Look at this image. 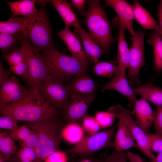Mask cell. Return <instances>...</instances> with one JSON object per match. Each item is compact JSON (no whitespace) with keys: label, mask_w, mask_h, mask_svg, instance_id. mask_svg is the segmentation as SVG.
<instances>
[{"label":"cell","mask_w":162,"mask_h":162,"mask_svg":"<svg viewBox=\"0 0 162 162\" xmlns=\"http://www.w3.org/2000/svg\"><path fill=\"white\" fill-rule=\"evenodd\" d=\"M68 124L63 115L26 122V125L34 130L38 136V142L34 148L36 162H43L49 155L58 150L63 138V130Z\"/></svg>","instance_id":"obj_1"},{"label":"cell","mask_w":162,"mask_h":162,"mask_svg":"<svg viewBox=\"0 0 162 162\" xmlns=\"http://www.w3.org/2000/svg\"><path fill=\"white\" fill-rule=\"evenodd\" d=\"M0 114L11 116L18 120L32 122L63 115L64 112L48 102L39 93L32 92L28 97L19 102L0 106Z\"/></svg>","instance_id":"obj_2"},{"label":"cell","mask_w":162,"mask_h":162,"mask_svg":"<svg viewBox=\"0 0 162 162\" xmlns=\"http://www.w3.org/2000/svg\"><path fill=\"white\" fill-rule=\"evenodd\" d=\"M87 2L88 10L83 22L89 34L107 54L114 39L112 35V26L107 14L100 0H90Z\"/></svg>","instance_id":"obj_3"},{"label":"cell","mask_w":162,"mask_h":162,"mask_svg":"<svg viewBox=\"0 0 162 162\" xmlns=\"http://www.w3.org/2000/svg\"><path fill=\"white\" fill-rule=\"evenodd\" d=\"M49 65L51 76L64 82L73 78L87 73L88 66L71 55H67L58 51L56 47L40 52Z\"/></svg>","instance_id":"obj_4"},{"label":"cell","mask_w":162,"mask_h":162,"mask_svg":"<svg viewBox=\"0 0 162 162\" xmlns=\"http://www.w3.org/2000/svg\"><path fill=\"white\" fill-rule=\"evenodd\" d=\"M21 47L26 56L28 70L27 83L29 89L38 93L39 85L51 75V71L47 63L30 43L28 38L22 34L19 40Z\"/></svg>","instance_id":"obj_5"},{"label":"cell","mask_w":162,"mask_h":162,"mask_svg":"<svg viewBox=\"0 0 162 162\" xmlns=\"http://www.w3.org/2000/svg\"><path fill=\"white\" fill-rule=\"evenodd\" d=\"M22 34L28 38L34 47L40 53L55 47L48 16L43 8L38 10Z\"/></svg>","instance_id":"obj_6"},{"label":"cell","mask_w":162,"mask_h":162,"mask_svg":"<svg viewBox=\"0 0 162 162\" xmlns=\"http://www.w3.org/2000/svg\"><path fill=\"white\" fill-rule=\"evenodd\" d=\"M15 76H10L0 62V106L15 104L28 97L31 93Z\"/></svg>","instance_id":"obj_7"},{"label":"cell","mask_w":162,"mask_h":162,"mask_svg":"<svg viewBox=\"0 0 162 162\" xmlns=\"http://www.w3.org/2000/svg\"><path fill=\"white\" fill-rule=\"evenodd\" d=\"M38 91L46 101L62 111L67 105L71 94L64 82L51 75L39 85Z\"/></svg>","instance_id":"obj_8"},{"label":"cell","mask_w":162,"mask_h":162,"mask_svg":"<svg viewBox=\"0 0 162 162\" xmlns=\"http://www.w3.org/2000/svg\"><path fill=\"white\" fill-rule=\"evenodd\" d=\"M107 111L115 117L121 120L126 125L133 134L137 147L146 156L151 160L155 157L150 149L147 133L139 127L130 110L118 104L110 107Z\"/></svg>","instance_id":"obj_9"},{"label":"cell","mask_w":162,"mask_h":162,"mask_svg":"<svg viewBox=\"0 0 162 162\" xmlns=\"http://www.w3.org/2000/svg\"><path fill=\"white\" fill-rule=\"evenodd\" d=\"M144 32L139 30L130 38L132 44L129 49L130 60L127 76L129 83L132 85L140 84V72L145 65L144 52Z\"/></svg>","instance_id":"obj_10"},{"label":"cell","mask_w":162,"mask_h":162,"mask_svg":"<svg viewBox=\"0 0 162 162\" xmlns=\"http://www.w3.org/2000/svg\"><path fill=\"white\" fill-rule=\"evenodd\" d=\"M115 127L84 137L79 142L68 151V153L88 156L108 146L114 135Z\"/></svg>","instance_id":"obj_11"},{"label":"cell","mask_w":162,"mask_h":162,"mask_svg":"<svg viewBox=\"0 0 162 162\" xmlns=\"http://www.w3.org/2000/svg\"><path fill=\"white\" fill-rule=\"evenodd\" d=\"M95 95H86L71 93L68 103L64 110L63 116L68 123H79L83 120Z\"/></svg>","instance_id":"obj_12"},{"label":"cell","mask_w":162,"mask_h":162,"mask_svg":"<svg viewBox=\"0 0 162 162\" xmlns=\"http://www.w3.org/2000/svg\"><path fill=\"white\" fill-rule=\"evenodd\" d=\"M137 124L145 133H148L154 124L156 113L144 98L137 100L131 112Z\"/></svg>","instance_id":"obj_13"},{"label":"cell","mask_w":162,"mask_h":162,"mask_svg":"<svg viewBox=\"0 0 162 162\" xmlns=\"http://www.w3.org/2000/svg\"><path fill=\"white\" fill-rule=\"evenodd\" d=\"M68 27L59 31L57 35L65 43L70 55L85 64L88 65L91 62L82 46L80 42L75 34Z\"/></svg>","instance_id":"obj_14"},{"label":"cell","mask_w":162,"mask_h":162,"mask_svg":"<svg viewBox=\"0 0 162 162\" xmlns=\"http://www.w3.org/2000/svg\"><path fill=\"white\" fill-rule=\"evenodd\" d=\"M107 90H115L121 93L128 99L132 104H134L137 100L127 80L125 70L117 68L113 78L103 87L102 91Z\"/></svg>","instance_id":"obj_15"},{"label":"cell","mask_w":162,"mask_h":162,"mask_svg":"<svg viewBox=\"0 0 162 162\" xmlns=\"http://www.w3.org/2000/svg\"><path fill=\"white\" fill-rule=\"evenodd\" d=\"M105 6H109L117 14L119 19L122 21L125 29L133 35L135 33L133 27L134 19L132 5L124 0H106Z\"/></svg>","instance_id":"obj_16"},{"label":"cell","mask_w":162,"mask_h":162,"mask_svg":"<svg viewBox=\"0 0 162 162\" xmlns=\"http://www.w3.org/2000/svg\"><path fill=\"white\" fill-rule=\"evenodd\" d=\"M74 27L75 30L80 37L87 55L91 62L96 63L103 55L105 54L104 51L82 27L80 23L76 24Z\"/></svg>","instance_id":"obj_17"},{"label":"cell","mask_w":162,"mask_h":162,"mask_svg":"<svg viewBox=\"0 0 162 162\" xmlns=\"http://www.w3.org/2000/svg\"><path fill=\"white\" fill-rule=\"evenodd\" d=\"M66 86L70 93L86 95H94L96 89L94 81L87 73L73 78Z\"/></svg>","instance_id":"obj_18"},{"label":"cell","mask_w":162,"mask_h":162,"mask_svg":"<svg viewBox=\"0 0 162 162\" xmlns=\"http://www.w3.org/2000/svg\"><path fill=\"white\" fill-rule=\"evenodd\" d=\"M118 120L117 130L113 143L114 150L123 152L133 147H137L131 132L122 121Z\"/></svg>","instance_id":"obj_19"},{"label":"cell","mask_w":162,"mask_h":162,"mask_svg":"<svg viewBox=\"0 0 162 162\" xmlns=\"http://www.w3.org/2000/svg\"><path fill=\"white\" fill-rule=\"evenodd\" d=\"M118 32L117 53V68L125 70L128 68L130 60V50L128 49L125 36L123 22L118 20L117 25Z\"/></svg>","instance_id":"obj_20"},{"label":"cell","mask_w":162,"mask_h":162,"mask_svg":"<svg viewBox=\"0 0 162 162\" xmlns=\"http://www.w3.org/2000/svg\"><path fill=\"white\" fill-rule=\"evenodd\" d=\"M45 2L51 3L55 8L64 22L65 26H74L80 21L72 9L70 3L64 0L44 1Z\"/></svg>","instance_id":"obj_21"},{"label":"cell","mask_w":162,"mask_h":162,"mask_svg":"<svg viewBox=\"0 0 162 162\" xmlns=\"http://www.w3.org/2000/svg\"><path fill=\"white\" fill-rule=\"evenodd\" d=\"M9 131L12 137L18 142L21 147L34 148L38 143V138L37 133L26 125L18 127L15 131Z\"/></svg>","instance_id":"obj_22"},{"label":"cell","mask_w":162,"mask_h":162,"mask_svg":"<svg viewBox=\"0 0 162 162\" xmlns=\"http://www.w3.org/2000/svg\"><path fill=\"white\" fill-rule=\"evenodd\" d=\"M132 7L134 18L143 28L159 32V26L157 22L145 8L135 1Z\"/></svg>","instance_id":"obj_23"},{"label":"cell","mask_w":162,"mask_h":162,"mask_svg":"<svg viewBox=\"0 0 162 162\" xmlns=\"http://www.w3.org/2000/svg\"><path fill=\"white\" fill-rule=\"evenodd\" d=\"M32 17L12 16L7 21L1 22L0 32L14 34L23 33Z\"/></svg>","instance_id":"obj_24"},{"label":"cell","mask_w":162,"mask_h":162,"mask_svg":"<svg viewBox=\"0 0 162 162\" xmlns=\"http://www.w3.org/2000/svg\"><path fill=\"white\" fill-rule=\"evenodd\" d=\"M10 8L12 16H22L23 17H32L38 12L35 7V0H22L10 2L6 0Z\"/></svg>","instance_id":"obj_25"},{"label":"cell","mask_w":162,"mask_h":162,"mask_svg":"<svg viewBox=\"0 0 162 162\" xmlns=\"http://www.w3.org/2000/svg\"><path fill=\"white\" fill-rule=\"evenodd\" d=\"M135 94L141 96L154 104L158 108L162 106V89L151 83L138 86L133 88Z\"/></svg>","instance_id":"obj_26"},{"label":"cell","mask_w":162,"mask_h":162,"mask_svg":"<svg viewBox=\"0 0 162 162\" xmlns=\"http://www.w3.org/2000/svg\"><path fill=\"white\" fill-rule=\"evenodd\" d=\"M18 150L15 140L10 135V131L0 133V154L5 162H9L12 157Z\"/></svg>","instance_id":"obj_27"},{"label":"cell","mask_w":162,"mask_h":162,"mask_svg":"<svg viewBox=\"0 0 162 162\" xmlns=\"http://www.w3.org/2000/svg\"><path fill=\"white\" fill-rule=\"evenodd\" d=\"M147 43L153 47L155 69L160 72L162 70V35L157 31L152 32Z\"/></svg>","instance_id":"obj_28"},{"label":"cell","mask_w":162,"mask_h":162,"mask_svg":"<svg viewBox=\"0 0 162 162\" xmlns=\"http://www.w3.org/2000/svg\"><path fill=\"white\" fill-rule=\"evenodd\" d=\"M84 130L78 123H68L64 128L62 137L66 141L75 145L80 142L85 137Z\"/></svg>","instance_id":"obj_29"},{"label":"cell","mask_w":162,"mask_h":162,"mask_svg":"<svg viewBox=\"0 0 162 162\" xmlns=\"http://www.w3.org/2000/svg\"><path fill=\"white\" fill-rule=\"evenodd\" d=\"M117 65L115 62H100L95 63L93 68L94 72L97 75L110 77L114 75L117 71Z\"/></svg>","instance_id":"obj_30"},{"label":"cell","mask_w":162,"mask_h":162,"mask_svg":"<svg viewBox=\"0 0 162 162\" xmlns=\"http://www.w3.org/2000/svg\"><path fill=\"white\" fill-rule=\"evenodd\" d=\"M3 58L9 67L16 65L26 60V55L21 47L6 52Z\"/></svg>","instance_id":"obj_31"},{"label":"cell","mask_w":162,"mask_h":162,"mask_svg":"<svg viewBox=\"0 0 162 162\" xmlns=\"http://www.w3.org/2000/svg\"><path fill=\"white\" fill-rule=\"evenodd\" d=\"M22 33L14 34L6 33H0V48L5 52L10 49L15 43L21 39Z\"/></svg>","instance_id":"obj_32"},{"label":"cell","mask_w":162,"mask_h":162,"mask_svg":"<svg viewBox=\"0 0 162 162\" xmlns=\"http://www.w3.org/2000/svg\"><path fill=\"white\" fill-rule=\"evenodd\" d=\"M16 154L20 162H36V154L34 148L21 147Z\"/></svg>","instance_id":"obj_33"},{"label":"cell","mask_w":162,"mask_h":162,"mask_svg":"<svg viewBox=\"0 0 162 162\" xmlns=\"http://www.w3.org/2000/svg\"><path fill=\"white\" fill-rule=\"evenodd\" d=\"M82 120V127L84 130L90 135L98 133L101 129L94 117L87 114Z\"/></svg>","instance_id":"obj_34"},{"label":"cell","mask_w":162,"mask_h":162,"mask_svg":"<svg viewBox=\"0 0 162 162\" xmlns=\"http://www.w3.org/2000/svg\"><path fill=\"white\" fill-rule=\"evenodd\" d=\"M94 117L101 129L106 128L112 124L115 117L111 113L107 111H99L95 114Z\"/></svg>","instance_id":"obj_35"},{"label":"cell","mask_w":162,"mask_h":162,"mask_svg":"<svg viewBox=\"0 0 162 162\" xmlns=\"http://www.w3.org/2000/svg\"><path fill=\"white\" fill-rule=\"evenodd\" d=\"M18 121L16 118L10 116L1 115L0 117V128L11 131H15L18 127Z\"/></svg>","instance_id":"obj_36"},{"label":"cell","mask_w":162,"mask_h":162,"mask_svg":"<svg viewBox=\"0 0 162 162\" xmlns=\"http://www.w3.org/2000/svg\"><path fill=\"white\" fill-rule=\"evenodd\" d=\"M9 68L14 74L22 77L27 82L28 79V70L26 59L16 65L10 66Z\"/></svg>","instance_id":"obj_37"},{"label":"cell","mask_w":162,"mask_h":162,"mask_svg":"<svg viewBox=\"0 0 162 162\" xmlns=\"http://www.w3.org/2000/svg\"><path fill=\"white\" fill-rule=\"evenodd\" d=\"M149 140V147L152 151L162 152V136L154 134L147 133Z\"/></svg>","instance_id":"obj_38"},{"label":"cell","mask_w":162,"mask_h":162,"mask_svg":"<svg viewBox=\"0 0 162 162\" xmlns=\"http://www.w3.org/2000/svg\"><path fill=\"white\" fill-rule=\"evenodd\" d=\"M66 154L64 152L58 150L49 155L43 162H67Z\"/></svg>","instance_id":"obj_39"},{"label":"cell","mask_w":162,"mask_h":162,"mask_svg":"<svg viewBox=\"0 0 162 162\" xmlns=\"http://www.w3.org/2000/svg\"><path fill=\"white\" fill-rule=\"evenodd\" d=\"M125 152L115 150L109 156L106 157L102 162H128Z\"/></svg>","instance_id":"obj_40"},{"label":"cell","mask_w":162,"mask_h":162,"mask_svg":"<svg viewBox=\"0 0 162 162\" xmlns=\"http://www.w3.org/2000/svg\"><path fill=\"white\" fill-rule=\"evenodd\" d=\"M155 134L162 136V106L157 108L154 122Z\"/></svg>","instance_id":"obj_41"},{"label":"cell","mask_w":162,"mask_h":162,"mask_svg":"<svg viewBox=\"0 0 162 162\" xmlns=\"http://www.w3.org/2000/svg\"><path fill=\"white\" fill-rule=\"evenodd\" d=\"M70 3L77 11L82 15H86L84 13L85 4L87 1L85 0H71Z\"/></svg>","instance_id":"obj_42"},{"label":"cell","mask_w":162,"mask_h":162,"mask_svg":"<svg viewBox=\"0 0 162 162\" xmlns=\"http://www.w3.org/2000/svg\"><path fill=\"white\" fill-rule=\"evenodd\" d=\"M125 153L129 162H146L137 154L129 151Z\"/></svg>","instance_id":"obj_43"},{"label":"cell","mask_w":162,"mask_h":162,"mask_svg":"<svg viewBox=\"0 0 162 162\" xmlns=\"http://www.w3.org/2000/svg\"><path fill=\"white\" fill-rule=\"evenodd\" d=\"M158 16L159 21V33L162 35V9L158 8Z\"/></svg>","instance_id":"obj_44"},{"label":"cell","mask_w":162,"mask_h":162,"mask_svg":"<svg viewBox=\"0 0 162 162\" xmlns=\"http://www.w3.org/2000/svg\"><path fill=\"white\" fill-rule=\"evenodd\" d=\"M147 162H162V152L158 153L154 158Z\"/></svg>","instance_id":"obj_45"},{"label":"cell","mask_w":162,"mask_h":162,"mask_svg":"<svg viewBox=\"0 0 162 162\" xmlns=\"http://www.w3.org/2000/svg\"><path fill=\"white\" fill-rule=\"evenodd\" d=\"M9 162H20V161L16 154L12 157Z\"/></svg>","instance_id":"obj_46"},{"label":"cell","mask_w":162,"mask_h":162,"mask_svg":"<svg viewBox=\"0 0 162 162\" xmlns=\"http://www.w3.org/2000/svg\"><path fill=\"white\" fill-rule=\"evenodd\" d=\"M0 162H5L3 157L1 154H0Z\"/></svg>","instance_id":"obj_47"},{"label":"cell","mask_w":162,"mask_h":162,"mask_svg":"<svg viewBox=\"0 0 162 162\" xmlns=\"http://www.w3.org/2000/svg\"><path fill=\"white\" fill-rule=\"evenodd\" d=\"M158 8L162 9V0L160 1V4Z\"/></svg>","instance_id":"obj_48"},{"label":"cell","mask_w":162,"mask_h":162,"mask_svg":"<svg viewBox=\"0 0 162 162\" xmlns=\"http://www.w3.org/2000/svg\"><path fill=\"white\" fill-rule=\"evenodd\" d=\"M80 162H91L88 160H85L82 161Z\"/></svg>","instance_id":"obj_49"}]
</instances>
